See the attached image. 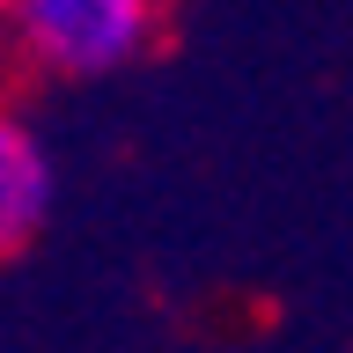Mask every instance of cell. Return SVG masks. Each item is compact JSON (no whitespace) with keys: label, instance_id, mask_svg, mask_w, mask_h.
<instances>
[{"label":"cell","instance_id":"6da1fadb","mask_svg":"<svg viewBox=\"0 0 353 353\" xmlns=\"http://www.w3.org/2000/svg\"><path fill=\"white\" fill-rule=\"evenodd\" d=\"M8 22L44 74L96 81V74H118L148 52L154 8L148 0H15Z\"/></svg>","mask_w":353,"mask_h":353},{"label":"cell","instance_id":"7a4b0ae2","mask_svg":"<svg viewBox=\"0 0 353 353\" xmlns=\"http://www.w3.org/2000/svg\"><path fill=\"white\" fill-rule=\"evenodd\" d=\"M44 214H52V154L37 148V132L22 118H8L0 125V243L22 250Z\"/></svg>","mask_w":353,"mask_h":353}]
</instances>
